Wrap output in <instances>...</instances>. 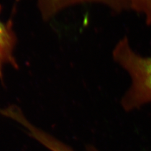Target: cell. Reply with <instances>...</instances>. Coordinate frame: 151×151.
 Listing matches in <instances>:
<instances>
[{
	"mask_svg": "<svg viewBox=\"0 0 151 151\" xmlns=\"http://www.w3.org/2000/svg\"><path fill=\"white\" fill-rule=\"evenodd\" d=\"M114 60L129 75L132 84L122 100L126 110L151 102V57H145L132 48L128 39L120 40L114 49Z\"/></svg>",
	"mask_w": 151,
	"mask_h": 151,
	"instance_id": "1",
	"label": "cell"
},
{
	"mask_svg": "<svg viewBox=\"0 0 151 151\" xmlns=\"http://www.w3.org/2000/svg\"><path fill=\"white\" fill-rule=\"evenodd\" d=\"M88 151H97L95 148H89L88 149Z\"/></svg>",
	"mask_w": 151,
	"mask_h": 151,
	"instance_id": "5",
	"label": "cell"
},
{
	"mask_svg": "<svg viewBox=\"0 0 151 151\" xmlns=\"http://www.w3.org/2000/svg\"><path fill=\"white\" fill-rule=\"evenodd\" d=\"M129 9L143 15L147 25H151V0H129Z\"/></svg>",
	"mask_w": 151,
	"mask_h": 151,
	"instance_id": "4",
	"label": "cell"
},
{
	"mask_svg": "<svg viewBox=\"0 0 151 151\" xmlns=\"http://www.w3.org/2000/svg\"><path fill=\"white\" fill-rule=\"evenodd\" d=\"M86 2L103 4L119 12L129 9V0H37L39 11L45 20L70 6Z\"/></svg>",
	"mask_w": 151,
	"mask_h": 151,
	"instance_id": "2",
	"label": "cell"
},
{
	"mask_svg": "<svg viewBox=\"0 0 151 151\" xmlns=\"http://www.w3.org/2000/svg\"><path fill=\"white\" fill-rule=\"evenodd\" d=\"M16 37L10 24L0 21V80L3 82V69L6 65L17 68V63L14 57V48Z\"/></svg>",
	"mask_w": 151,
	"mask_h": 151,
	"instance_id": "3",
	"label": "cell"
}]
</instances>
